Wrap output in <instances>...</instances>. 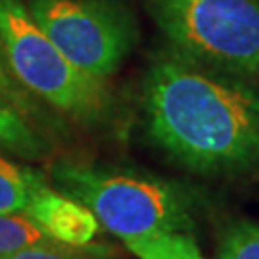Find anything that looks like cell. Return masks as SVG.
<instances>
[{
    "label": "cell",
    "mask_w": 259,
    "mask_h": 259,
    "mask_svg": "<svg viewBox=\"0 0 259 259\" xmlns=\"http://www.w3.org/2000/svg\"><path fill=\"white\" fill-rule=\"evenodd\" d=\"M142 117L150 140L192 173L259 171V87L250 79L165 48L144 75Z\"/></svg>",
    "instance_id": "obj_1"
},
{
    "label": "cell",
    "mask_w": 259,
    "mask_h": 259,
    "mask_svg": "<svg viewBox=\"0 0 259 259\" xmlns=\"http://www.w3.org/2000/svg\"><path fill=\"white\" fill-rule=\"evenodd\" d=\"M60 194L94 213L123 244L163 234H192L196 202L190 190L152 173L81 161H58L50 169Z\"/></svg>",
    "instance_id": "obj_2"
},
{
    "label": "cell",
    "mask_w": 259,
    "mask_h": 259,
    "mask_svg": "<svg viewBox=\"0 0 259 259\" xmlns=\"http://www.w3.org/2000/svg\"><path fill=\"white\" fill-rule=\"evenodd\" d=\"M0 50L10 73L31 96L83 125H104L113 98L104 81L79 71L40 31L25 0H0Z\"/></svg>",
    "instance_id": "obj_3"
},
{
    "label": "cell",
    "mask_w": 259,
    "mask_h": 259,
    "mask_svg": "<svg viewBox=\"0 0 259 259\" xmlns=\"http://www.w3.org/2000/svg\"><path fill=\"white\" fill-rule=\"evenodd\" d=\"M169 48L209 69L259 79V0H144Z\"/></svg>",
    "instance_id": "obj_4"
},
{
    "label": "cell",
    "mask_w": 259,
    "mask_h": 259,
    "mask_svg": "<svg viewBox=\"0 0 259 259\" xmlns=\"http://www.w3.org/2000/svg\"><path fill=\"white\" fill-rule=\"evenodd\" d=\"M25 6L54 47L98 81L119 71L139 42L137 19L121 0H25Z\"/></svg>",
    "instance_id": "obj_5"
},
{
    "label": "cell",
    "mask_w": 259,
    "mask_h": 259,
    "mask_svg": "<svg viewBox=\"0 0 259 259\" xmlns=\"http://www.w3.org/2000/svg\"><path fill=\"white\" fill-rule=\"evenodd\" d=\"M25 215L48 238L77 248L93 244L100 231V223L91 209L67 196L54 192L50 186L31 200Z\"/></svg>",
    "instance_id": "obj_6"
},
{
    "label": "cell",
    "mask_w": 259,
    "mask_h": 259,
    "mask_svg": "<svg viewBox=\"0 0 259 259\" xmlns=\"http://www.w3.org/2000/svg\"><path fill=\"white\" fill-rule=\"evenodd\" d=\"M0 152L21 159H40L50 152L48 142L33 123L0 94Z\"/></svg>",
    "instance_id": "obj_7"
},
{
    "label": "cell",
    "mask_w": 259,
    "mask_h": 259,
    "mask_svg": "<svg viewBox=\"0 0 259 259\" xmlns=\"http://www.w3.org/2000/svg\"><path fill=\"white\" fill-rule=\"evenodd\" d=\"M47 186L42 171L0 154V213H25L31 200Z\"/></svg>",
    "instance_id": "obj_8"
},
{
    "label": "cell",
    "mask_w": 259,
    "mask_h": 259,
    "mask_svg": "<svg viewBox=\"0 0 259 259\" xmlns=\"http://www.w3.org/2000/svg\"><path fill=\"white\" fill-rule=\"evenodd\" d=\"M127 250L139 259H204L192 234H165L131 242Z\"/></svg>",
    "instance_id": "obj_9"
},
{
    "label": "cell",
    "mask_w": 259,
    "mask_h": 259,
    "mask_svg": "<svg viewBox=\"0 0 259 259\" xmlns=\"http://www.w3.org/2000/svg\"><path fill=\"white\" fill-rule=\"evenodd\" d=\"M48 242L52 238H48L25 213H0V255Z\"/></svg>",
    "instance_id": "obj_10"
},
{
    "label": "cell",
    "mask_w": 259,
    "mask_h": 259,
    "mask_svg": "<svg viewBox=\"0 0 259 259\" xmlns=\"http://www.w3.org/2000/svg\"><path fill=\"white\" fill-rule=\"evenodd\" d=\"M117 251L104 244H89V246H67L62 242H48L40 246H31L10 255H0V259H117Z\"/></svg>",
    "instance_id": "obj_11"
},
{
    "label": "cell",
    "mask_w": 259,
    "mask_h": 259,
    "mask_svg": "<svg viewBox=\"0 0 259 259\" xmlns=\"http://www.w3.org/2000/svg\"><path fill=\"white\" fill-rule=\"evenodd\" d=\"M217 259H259V223L236 221L223 231Z\"/></svg>",
    "instance_id": "obj_12"
},
{
    "label": "cell",
    "mask_w": 259,
    "mask_h": 259,
    "mask_svg": "<svg viewBox=\"0 0 259 259\" xmlns=\"http://www.w3.org/2000/svg\"><path fill=\"white\" fill-rule=\"evenodd\" d=\"M0 94H2L14 108H18L31 123H42V121H47V117L42 115L40 106L35 102V96H31V94L14 79V75L10 73L8 65H6V60H4V56H2V50H0Z\"/></svg>",
    "instance_id": "obj_13"
}]
</instances>
